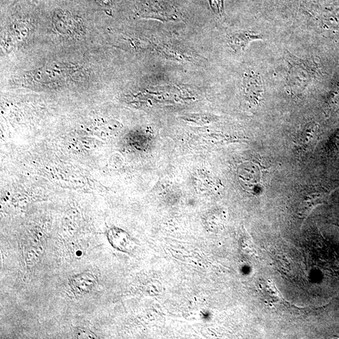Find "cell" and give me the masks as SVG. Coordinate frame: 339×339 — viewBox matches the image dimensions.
Returning <instances> with one entry per match:
<instances>
[{
    "mask_svg": "<svg viewBox=\"0 0 339 339\" xmlns=\"http://www.w3.org/2000/svg\"><path fill=\"white\" fill-rule=\"evenodd\" d=\"M260 39V35H257L254 32H240L232 35L229 38V44L234 50L243 51L250 42Z\"/></svg>",
    "mask_w": 339,
    "mask_h": 339,
    "instance_id": "obj_4",
    "label": "cell"
},
{
    "mask_svg": "<svg viewBox=\"0 0 339 339\" xmlns=\"http://www.w3.org/2000/svg\"><path fill=\"white\" fill-rule=\"evenodd\" d=\"M96 279L91 274L84 272L75 276L71 280V287L75 294H84L88 293L94 287Z\"/></svg>",
    "mask_w": 339,
    "mask_h": 339,
    "instance_id": "obj_3",
    "label": "cell"
},
{
    "mask_svg": "<svg viewBox=\"0 0 339 339\" xmlns=\"http://www.w3.org/2000/svg\"><path fill=\"white\" fill-rule=\"evenodd\" d=\"M317 126L310 125L303 133L302 136L300 138V143L301 147L305 150L312 147V144L316 142L317 138Z\"/></svg>",
    "mask_w": 339,
    "mask_h": 339,
    "instance_id": "obj_5",
    "label": "cell"
},
{
    "mask_svg": "<svg viewBox=\"0 0 339 339\" xmlns=\"http://www.w3.org/2000/svg\"><path fill=\"white\" fill-rule=\"evenodd\" d=\"M108 239L113 247L123 252L132 249V241L129 234L119 228L113 227L108 232Z\"/></svg>",
    "mask_w": 339,
    "mask_h": 339,
    "instance_id": "obj_2",
    "label": "cell"
},
{
    "mask_svg": "<svg viewBox=\"0 0 339 339\" xmlns=\"http://www.w3.org/2000/svg\"><path fill=\"white\" fill-rule=\"evenodd\" d=\"M261 289H262L264 292V294L265 295L268 294L270 299H271V300L276 301L278 300V291H277L276 288L274 287V285L271 282V283H268L265 287H261Z\"/></svg>",
    "mask_w": 339,
    "mask_h": 339,
    "instance_id": "obj_6",
    "label": "cell"
},
{
    "mask_svg": "<svg viewBox=\"0 0 339 339\" xmlns=\"http://www.w3.org/2000/svg\"><path fill=\"white\" fill-rule=\"evenodd\" d=\"M244 79L246 92L248 97L250 100L258 105L260 103L263 95V83L260 75L256 72H250Z\"/></svg>",
    "mask_w": 339,
    "mask_h": 339,
    "instance_id": "obj_1",
    "label": "cell"
},
{
    "mask_svg": "<svg viewBox=\"0 0 339 339\" xmlns=\"http://www.w3.org/2000/svg\"><path fill=\"white\" fill-rule=\"evenodd\" d=\"M77 339H96V336L91 332L86 329H78L75 332Z\"/></svg>",
    "mask_w": 339,
    "mask_h": 339,
    "instance_id": "obj_7",
    "label": "cell"
}]
</instances>
